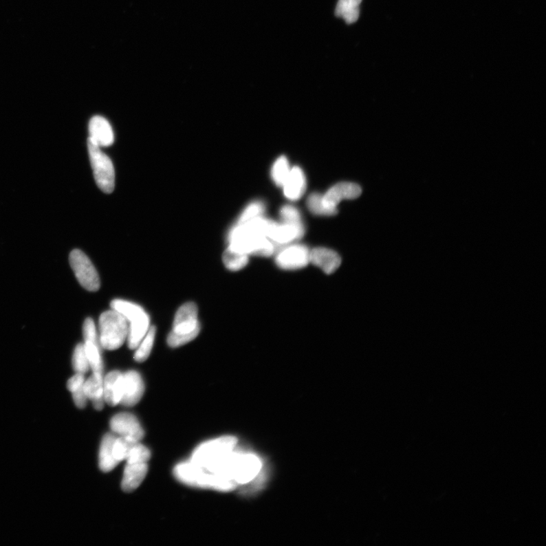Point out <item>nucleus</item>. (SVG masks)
<instances>
[{
	"instance_id": "obj_1",
	"label": "nucleus",
	"mask_w": 546,
	"mask_h": 546,
	"mask_svg": "<svg viewBox=\"0 0 546 546\" xmlns=\"http://www.w3.org/2000/svg\"><path fill=\"white\" fill-rule=\"evenodd\" d=\"M261 467V461L256 455L234 450L215 474L232 479L238 485H245L255 479Z\"/></svg>"
},
{
	"instance_id": "obj_2",
	"label": "nucleus",
	"mask_w": 546,
	"mask_h": 546,
	"mask_svg": "<svg viewBox=\"0 0 546 546\" xmlns=\"http://www.w3.org/2000/svg\"><path fill=\"white\" fill-rule=\"evenodd\" d=\"M237 442V439L230 435L206 441L195 450L190 461L210 473H215L232 453Z\"/></svg>"
},
{
	"instance_id": "obj_3",
	"label": "nucleus",
	"mask_w": 546,
	"mask_h": 546,
	"mask_svg": "<svg viewBox=\"0 0 546 546\" xmlns=\"http://www.w3.org/2000/svg\"><path fill=\"white\" fill-rule=\"evenodd\" d=\"M110 306L129 322V347L131 350L136 349L150 329L149 316L141 306L127 301L116 299Z\"/></svg>"
},
{
	"instance_id": "obj_4",
	"label": "nucleus",
	"mask_w": 546,
	"mask_h": 546,
	"mask_svg": "<svg viewBox=\"0 0 546 546\" xmlns=\"http://www.w3.org/2000/svg\"><path fill=\"white\" fill-rule=\"evenodd\" d=\"M99 327L100 343L107 350L120 349L128 338L129 328L127 320L113 309L101 314Z\"/></svg>"
},
{
	"instance_id": "obj_5",
	"label": "nucleus",
	"mask_w": 546,
	"mask_h": 546,
	"mask_svg": "<svg viewBox=\"0 0 546 546\" xmlns=\"http://www.w3.org/2000/svg\"><path fill=\"white\" fill-rule=\"evenodd\" d=\"M87 149L96 183L103 193H112L115 188V169L111 160L90 140H87Z\"/></svg>"
},
{
	"instance_id": "obj_6",
	"label": "nucleus",
	"mask_w": 546,
	"mask_h": 546,
	"mask_svg": "<svg viewBox=\"0 0 546 546\" xmlns=\"http://www.w3.org/2000/svg\"><path fill=\"white\" fill-rule=\"evenodd\" d=\"M174 475L181 483L197 488H217L218 477L190 461L183 462L174 469Z\"/></svg>"
},
{
	"instance_id": "obj_7",
	"label": "nucleus",
	"mask_w": 546,
	"mask_h": 546,
	"mask_svg": "<svg viewBox=\"0 0 546 546\" xmlns=\"http://www.w3.org/2000/svg\"><path fill=\"white\" fill-rule=\"evenodd\" d=\"M69 263L81 286L89 292L99 290L100 281L98 272L84 252L78 249L72 250L69 255Z\"/></svg>"
},
{
	"instance_id": "obj_8",
	"label": "nucleus",
	"mask_w": 546,
	"mask_h": 546,
	"mask_svg": "<svg viewBox=\"0 0 546 546\" xmlns=\"http://www.w3.org/2000/svg\"><path fill=\"white\" fill-rule=\"evenodd\" d=\"M198 309L193 302L184 304L177 312L171 333L178 336L197 337L201 331L197 318Z\"/></svg>"
},
{
	"instance_id": "obj_9",
	"label": "nucleus",
	"mask_w": 546,
	"mask_h": 546,
	"mask_svg": "<svg viewBox=\"0 0 546 546\" xmlns=\"http://www.w3.org/2000/svg\"><path fill=\"white\" fill-rule=\"evenodd\" d=\"M311 250L303 245H292L280 250L276 256L279 268L285 270H299L311 263Z\"/></svg>"
},
{
	"instance_id": "obj_10",
	"label": "nucleus",
	"mask_w": 546,
	"mask_h": 546,
	"mask_svg": "<svg viewBox=\"0 0 546 546\" xmlns=\"http://www.w3.org/2000/svg\"><path fill=\"white\" fill-rule=\"evenodd\" d=\"M110 427L120 437L136 442L141 441L144 435V430L137 417L129 413H122L114 416L110 422Z\"/></svg>"
},
{
	"instance_id": "obj_11",
	"label": "nucleus",
	"mask_w": 546,
	"mask_h": 546,
	"mask_svg": "<svg viewBox=\"0 0 546 546\" xmlns=\"http://www.w3.org/2000/svg\"><path fill=\"white\" fill-rule=\"evenodd\" d=\"M144 393V384L141 375L135 371L123 374L121 404L132 407L142 400Z\"/></svg>"
},
{
	"instance_id": "obj_12",
	"label": "nucleus",
	"mask_w": 546,
	"mask_h": 546,
	"mask_svg": "<svg viewBox=\"0 0 546 546\" xmlns=\"http://www.w3.org/2000/svg\"><path fill=\"white\" fill-rule=\"evenodd\" d=\"M362 193L360 187L356 183L342 182L331 188L326 195L323 196V202L326 208L337 210V206L342 200H351L358 198Z\"/></svg>"
},
{
	"instance_id": "obj_13",
	"label": "nucleus",
	"mask_w": 546,
	"mask_h": 546,
	"mask_svg": "<svg viewBox=\"0 0 546 546\" xmlns=\"http://www.w3.org/2000/svg\"><path fill=\"white\" fill-rule=\"evenodd\" d=\"M89 135L88 140L96 145L108 146L114 142V133L111 125L100 116L92 118L89 122Z\"/></svg>"
},
{
	"instance_id": "obj_14",
	"label": "nucleus",
	"mask_w": 546,
	"mask_h": 546,
	"mask_svg": "<svg viewBox=\"0 0 546 546\" xmlns=\"http://www.w3.org/2000/svg\"><path fill=\"white\" fill-rule=\"evenodd\" d=\"M311 262L327 274L335 272L340 267L341 257L334 250L317 248L311 250Z\"/></svg>"
},
{
	"instance_id": "obj_15",
	"label": "nucleus",
	"mask_w": 546,
	"mask_h": 546,
	"mask_svg": "<svg viewBox=\"0 0 546 546\" xmlns=\"http://www.w3.org/2000/svg\"><path fill=\"white\" fill-rule=\"evenodd\" d=\"M304 232V227H299L285 223L283 224H278L275 222H272L267 237L272 242L280 243V245H287V243L301 238Z\"/></svg>"
},
{
	"instance_id": "obj_16",
	"label": "nucleus",
	"mask_w": 546,
	"mask_h": 546,
	"mask_svg": "<svg viewBox=\"0 0 546 546\" xmlns=\"http://www.w3.org/2000/svg\"><path fill=\"white\" fill-rule=\"evenodd\" d=\"M123 374L119 371L108 373L103 379V397L110 406L120 404L122 396Z\"/></svg>"
},
{
	"instance_id": "obj_17",
	"label": "nucleus",
	"mask_w": 546,
	"mask_h": 546,
	"mask_svg": "<svg viewBox=\"0 0 546 546\" xmlns=\"http://www.w3.org/2000/svg\"><path fill=\"white\" fill-rule=\"evenodd\" d=\"M149 466L146 463H127L125 466L122 482V489L125 492H131L138 488L146 476Z\"/></svg>"
},
{
	"instance_id": "obj_18",
	"label": "nucleus",
	"mask_w": 546,
	"mask_h": 546,
	"mask_svg": "<svg viewBox=\"0 0 546 546\" xmlns=\"http://www.w3.org/2000/svg\"><path fill=\"white\" fill-rule=\"evenodd\" d=\"M84 392L88 400L93 402L96 410L101 411L105 408L103 397V378L101 373H94L91 378L84 383Z\"/></svg>"
},
{
	"instance_id": "obj_19",
	"label": "nucleus",
	"mask_w": 546,
	"mask_h": 546,
	"mask_svg": "<svg viewBox=\"0 0 546 546\" xmlns=\"http://www.w3.org/2000/svg\"><path fill=\"white\" fill-rule=\"evenodd\" d=\"M284 193L290 200H298L306 188V180L304 173L299 167H294L284 184Z\"/></svg>"
},
{
	"instance_id": "obj_20",
	"label": "nucleus",
	"mask_w": 546,
	"mask_h": 546,
	"mask_svg": "<svg viewBox=\"0 0 546 546\" xmlns=\"http://www.w3.org/2000/svg\"><path fill=\"white\" fill-rule=\"evenodd\" d=\"M116 435L108 433L103 437L100 448L99 467L102 472L113 470L120 462H118L113 455V444Z\"/></svg>"
},
{
	"instance_id": "obj_21",
	"label": "nucleus",
	"mask_w": 546,
	"mask_h": 546,
	"mask_svg": "<svg viewBox=\"0 0 546 546\" xmlns=\"http://www.w3.org/2000/svg\"><path fill=\"white\" fill-rule=\"evenodd\" d=\"M248 255L243 254L228 247L223 256V261L226 267L231 271H239L245 268L248 263Z\"/></svg>"
},
{
	"instance_id": "obj_22",
	"label": "nucleus",
	"mask_w": 546,
	"mask_h": 546,
	"mask_svg": "<svg viewBox=\"0 0 546 546\" xmlns=\"http://www.w3.org/2000/svg\"><path fill=\"white\" fill-rule=\"evenodd\" d=\"M156 327H150L149 331H147V334L143 338V340L138 345L135 353V360L137 362H144V361L149 358L153 349L155 336H156Z\"/></svg>"
},
{
	"instance_id": "obj_23",
	"label": "nucleus",
	"mask_w": 546,
	"mask_h": 546,
	"mask_svg": "<svg viewBox=\"0 0 546 546\" xmlns=\"http://www.w3.org/2000/svg\"><path fill=\"white\" fill-rule=\"evenodd\" d=\"M85 349L88 363L94 373L102 371V361L99 349L98 342L85 341Z\"/></svg>"
},
{
	"instance_id": "obj_24",
	"label": "nucleus",
	"mask_w": 546,
	"mask_h": 546,
	"mask_svg": "<svg viewBox=\"0 0 546 546\" xmlns=\"http://www.w3.org/2000/svg\"><path fill=\"white\" fill-rule=\"evenodd\" d=\"M290 171L289 161L287 158L285 157H279L275 162L272 169L273 181L278 186H283Z\"/></svg>"
},
{
	"instance_id": "obj_25",
	"label": "nucleus",
	"mask_w": 546,
	"mask_h": 546,
	"mask_svg": "<svg viewBox=\"0 0 546 546\" xmlns=\"http://www.w3.org/2000/svg\"><path fill=\"white\" fill-rule=\"evenodd\" d=\"M72 367L77 373L85 375L89 371L90 365L88 363L84 344H78L76 347L72 357Z\"/></svg>"
},
{
	"instance_id": "obj_26",
	"label": "nucleus",
	"mask_w": 546,
	"mask_h": 546,
	"mask_svg": "<svg viewBox=\"0 0 546 546\" xmlns=\"http://www.w3.org/2000/svg\"><path fill=\"white\" fill-rule=\"evenodd\" d=\"M138 442L131 441L127 438L120 437H116L113 444V455L118 462L127 460L131 449Z\"/></svg>"
},
{
	"instance_id": "obj_27",
	"label": "nucleus",
	"mask_w": 546,
	"mask_h": 546,
	"mask_svg": "<svg viewBox=\"0 0 546 546\" xmlns=\"http://www.w3.org/2000/svg\"><path fill=\"white\" fill-rule=\"evenodd\" d=\"M307 206L309 210L316 215L334 216L338 210H333L326 208L323 204V196L318 193H314L307 199Z\"/></svg>"
},
{
	"instance_id": "obj_28",
	"label": "nucleus",
	"mask_w": 546,
	"mask_h": 546,
	"mask_svg": "<svg viewBox=\"0 0 546 546\" xmlns=\"http://www.w3.org/2000/svg\"><path fill=\"white\" fill-rule=\"evenodd\" d=\"M151 452L149 449L138 442L132 447L127 457V463H147L151 459Z\"/></svg>"
},
{
	"instance_id": "obj_29",
	"label": "nucleus",
	"mask_w": 546,
	"mask_h": 546,
	"mask_svg": "<svg viewBox=\"0 0 546 546\" xmlns=\"http://www.w3.org/2000/svg\"><path fill=\"white\" fill-rule=\"evenodd\" d=\"M280 215H281L285 223L304 227L303 224L301 223V214L294 206H283L281 210H280Z\"/></svg>"
},
{
	"instance_id": "obj_30",
	"label": "nucleus",
	"mask_w": 546,
	"mask_h": 546,
	"mask_svg": "<svg viewBox=\"0 0 546 546\" xmlns=\"http://www.w3.org/2000/svg\"><path fill=\"white\" fill-rule=\"evenodd\" d=\"M264 211V205L261 202H254L250 204L243 212L239 224L248 222L250 219L261 217Z\"/></svg>"
},
{
	"instance_id": "obj_31",
	"label": "nucleus",
	"mask_w": 546,
	"mask_h": 546,
	"mask_svg": "<svg viewBox=\"0 0 546 546\" xmlns=\"http://www.w3.org/2000/svg\"><path fill=\"white\" fill-rule=\"evenodd\" d=\"M83 335L85 341H91L98 342L97 330L94 320L91 318H87L83 326Z\"/></svg>"
},
{
	"instance_id": "obj_32",
	"label": "nucleus",
	"mask_w": 546,
	"mask_h": 546,
	"mask_svg": "<svg viewBox=\"0 0 546 546\" xmlns=\"http://www.w3.org/2000/svg\"><path fill=\"white\" fill-rule=\"evenodd\" d=\"M85 382L84 374L77 373L72 376L67 382V388L72 393L76 391L83 388Z\"/></svg>"
},
{
	"instance_id": "obj_33",
	"label": "nucleus",
	"mask_w": 546,
	"mask_h": 546,
	"mask_svg": "<svg viewBox=\"0 0 546 546\" xmlns=\"http://www.w3.org/2000/svg\"><path fill=\"white\" fill-rule=\"evenodd\" d=\"M360 10L359 6L352 5L350 3L349 8L347 9L345 12L343 14L342 18L348 24H352L353 22L358 21L359 18Z\"/></svg>"
},
{
	"instance_id": "obj_34",
	"label": "nucleus",
	"mask_w": 546,
	"mask_h": 546,
	"mask_svg": "<svg viewBox=\"0 0 546 546\" xmlns=\"http://www.w3.org/2000/svg\"><path fill=\"white\" fill-rule=\"evenodd\" d=\"M74 402L78 408L83 409L86 407L87 402V397L85 394L84 389L81 388L76 392L72 393Z\"/></svg>"
},
{
	"instance_id": "obj_35",
	"label": "nucleus",
	"mask_w": 546,
	"mask_h": 546,
	"mask_svg": "<svg viewBox=\"0 0 546 546\" xmlns=\"http://www.w3.org/2000/svg\"><path fill=\"white\" fill-rule=\"evenodd\" d=\"M349 0H338L336 9V16L342 17L343 14L349 8Z\"/></svg>"
},
{
	"instance_id": "obj_36",
	"label": "nucleus",
	"mask_w": 546,
	"mask_h": 546,
	"mask_svg": "<svg viewBox=\"0 0 546 546\" xmlns=\"http://www.w3.org/2000/svg\"><path fill=\"white\" fill-rule=\"evenodd\" d=\"M362 1V0H349V2L354 6H359L360 3Z\"/></svg>"
}]
</instances>
